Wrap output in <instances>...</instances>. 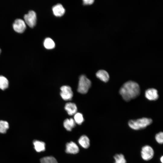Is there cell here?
<instances>
[{"label": "cell", "instance_id": "obj_24", "mask_svg": "<svg viewBox=\"0 0 163 163\" xmlns=\"http://www.w3.org/2000/svg\"><path fill=\"white\" fill-rule=\"evenodd\" d=\"M160 161L161 163H163V156H162L160 158Z\"/></svg>", "mask_w": 163, "mask_h": 163}, {"label": "cell", "instance_id": "obj_21", "mask_svg": "<svg viewBox=\"0 0 163 163\" xmlns=\"http://www.w3.org/2000/svg\"><path fill=\"white\" fill-rule=\"evenodd\" d=\"M75 123L81 125L84 121L82 114L79 113H76L74 114V119Z\"/></svg>", "mask_w": 163, "mask_h": 163}, {"label": "cell", "instance_id": "obj_17", "mask_svg": "<svg viewBox=\"0 0 163 163\" xmlns=\"http://www.w3.org/2000/svg\"><path fill=\"white\" fill-rule=\"evenodd\" d=\"M8 86V79L4 76H0V89L4 90L7 88Z\"/></svg>", "mask_w": 163, "mask_h": 163}, {"label": "cell", "instance_id": "obj_6", "mask_svg": "<svg viewBox=\"0 0 163 163\" xmlns=\"http://www.w3.org/2000/svg\"><path fill=\"white\" fill-rule=\"evenodd\" d=\"M60 95L64 100H71L73 97V93L71 88L68 85H64L60 88Z\"/></svg>", "mask_w": 163, "mask_h": 163}, {"label": "cell", "instance_id": "obj_3", "mask_svg": "<svg viewBox=\"0 0 163 163\" xmlns=\"http://www.w3.org/2000/svg\"><path fill=\"white\" fill-rule=\"evenodd\" d=\"M91 85V82L84 75H81L79 78L78 91L82 94L86 93Z\"/></svg>", "mask_w": 163, "mask_h": 163}, {"label": "cell", "instance_id": "obj_15", "mask_svg": "<svg viewBox=\"0 0 163 163\" xmlns=\"http://www.w3.org/2000/svg\"><path fill=\"white\" fill-rule=\"evenodd\" d=\"M79 144L83 148L85 149L88 148L90 146V140L88 138L86 135H82L78 139Z\"/></svg>", "mask_w": 163, "mask_h": 163}, {"label": "cell", "instance_id": "obj_14", "mask_svg": "<svg viewBox=\"0 0 163 163\" xmlns=\"http://www.w3.org/2000/svg\"><path fill=\"white\" fill-rule=\"evenodd\" d=\"M63 126L67 130L71 131L75 126V123L72 118L66 119L64 121Z\"/></svg>", "mask_w": 163, "mask_h": 163}, {"label": "cell", "instance_id": "obj_11", "mask_svg": "<svg viewBox=\"0 0 163 163\" xmlns=\"http://www.w3.org/2000/svg\"><path fill=\"white\" fill-rule=\"evenodd\" d=\"M54 14L57 17H61L62 16L65 12V9L62 5L60 4L54 6L52 8Z\"/></svg>", "mask_w": 163, "mask_h": 163}, {"label": "cell", "instance_id": "obj_12", "mask_svg": "<svg viewBox=\"0 0 163 163\" xmlns=\"http://www.w3.org/2000/svg\"><path fill=\"white\" fill-rule=\"evenodd\" d=\"M96 76L102 81L106 82L109 79V75L108 73L104 70H101L96 73Z\"/></svg>", "mask_w": 163, "mask_h": 163}, {"label": "cell", "instance_id": "obj_8", "mask_svg": "<svg viewBox=\"0 0 163 163\" xmlns=\"http://www.w3.org/2000/svg\"><path fill=\"white\" fill-rule=\"evenodd\" d=\"M145 96L150 101L156 100L158 97V91L154 88L148 89L145 92Z\"/></svg>", "mask_w": 163, "mask_h": 163}, {"label": "cell", "instance_id": "obj_5", "mask_svg": "<svg viewBox=\"0 0 163 163\" xmlns=\"http://www.w3.org/2000/svg\"><path fill=\"white\" fill-rule=\"evenodd\" d=\"M25 22L30 27H34L36 24V14L35 11L31 10L24 16Z\"/></svg>", "mask_w": 163, "mask_h": 163}, {"label": "cell", "instance_id": "obj_25", "mask_svg": "<svg viewBox=\"0 0 163 163\" xmlns=\"http://www.w3.org/2000/svg\"><path fill=\"white\" fill-rule=\"evenodd\" d=\"M1 50L0 49V53H1Z\"/></svg>", "mask_w": 163, "mask_h": 163}, {"label": "cell", "instance_id": "obj_4", "mask_svg": "<svg viewBox=\"0 0 163 163\" xmlns=\"http://www.w3.org/2000/svg\"><path fill=\"white\" fill-rule=\"evenodd\" d=\"M154 155V151L152 148L149 145L143 146L141 151L142 158L145 161H149L152 159Z\"/></svg>", "mask_w": 163, "mask_h": 163}, {"label": "cell", "instance_id": "obj_10", "mask_svg": "<svg viewBox=\"0 0 163 163\" xmlns=\"http://www.w3.org/2000/svg\"><path fill=\"white\" fill-rule=\"evenodd\" d=\"M64 108L69 115H74L77 111V106L75 104L73 103L68 102L66 103Z\"/></svg>", "mask_w": 163, "mask_h": 163}, {"label": "cell", "instance_id": "obj_9", "mask_svg": "<svg viewBox=\"0 0 163 163\" xmlns=\"http://www.w3.org/2000/svg\"><path fill=\"white\" fill-rule=\"evenodd\" d=\"M79 151L78 146L74 142L71 141L66 144V152L67 153L76 154L79 152Z\"/></svg>", "mask_w": 163, "mask_h": 163}, {"label": "cell", "instance_id": "obj_16", "mask_svg": "<svg viewBox=\"0 0 163 163\" xmlns=\"http://www.w3.org/2000/svg\"><path fill=\"white\" fill-rule=\"evenodd\" d=\"M44 46L47 49H51L55 47V43L54 41L50 38H47L43 43Z\"/></svg>", "mask_w": 163, "mask_h": 163}, {"label": "cell", "instance_id": "obj_23", "mask_svg": "<svg viewBox=\"0 0 163 163\" xmlns=\"http://www.w3.org/2000/svg\"><path fill=\"white\" fill-rule=\"evenodd\" d=\"M94 1L93 0H83V2L84 5H91L93 3Z\"/></svg>", "mask_w": 163, "mask_h": 163}, {"label": "cell", "instance_id": "obj_18", "mask_svg": "<svg viewBox=\"0 0 163 163\" xmlns=\"http://www.w3.org/2000/svg\"><path fill=\"white\" fill-rule=\"evenodd\" d=\"M41 163H58L56 159L52 156L45 157L40 159Z\"/></svg>", "mask_w": 163, "mask_h": 163}, {"label": "cell", "instance_id": "obj_20", "mask_svg": "<svg viewBox=\"0 0 163 163\" xmlns=\"http://www.w3.org/2000/svg\"><path fill=\"white\" fill-rule=\"evenodd\" d=\"M9 128V124L6 121L0 120V133H5Z\"/></svg>", "mask_w": 163, "mask_h": 163}, {"label": "cell", "instance_id": "obj_19", "mask_svg": "<svg viewBox=\"0 0 163 163\" xmlns=\"http://www.w3.org/2000/svg\"><path fill=\"white\" fill-rule=\"evenodd\" d=\"M113 158L115 160L114 163H126L124 156L122 154H116Z\"/></svg>", "mask_w": 163, "mask_h": 163}, {"label": "cell", "instance_id": "obj_7", "mask_svg": "<svg viewBox=\"0 0 163 163\" xmlns=\"http://www.w3.org/2000/svg\"><path fill=\"white\" fill-rule=\"evenodd\" d=\"M13 27L16 32L20 33H23L26 28L25 22L21 19L15 20L13 24Z\"/></svg>", "mask_w": 163, "mask_h": 163}, {"label": "cell", "instance_id": "obj_1", "mask_svg": "<svg viewBox=\"0 0 163 163\" xmlns=\"http://www.w3.org/2000/svg\"><path fill=\"white\" fill-rule=\"evenodd\" d=\"M140 88L136 82L129 81L125 83L120 89L119 93L123 98L129 101L138 97L140 94Z\"/></svg>", "mask_w": 163, "mask_h": 163}, {"label": "cell", "instance_id": "obj_22", "mask_svg": "<svg viewBox=\"0 0 163 163\" xmlns=\"http://www.w3.org/2000/svg\"><path fill=\"white\" fill-rule=\"evenodd\" d=\"M155 139L156 142L160 144L163 142V133L162 132L157 134L155 136Z\"/></svg>", "mask_w": 163, "mask_h": 163}, {"label": "cell", "instance_id": "obj_13", "mask_svg": "<svg viewBox=\"0 0 163 163\" xmlns=\"http://www.w3.org/2000/svg\"><path fill=\"white\" fill-rule=\"evenodd\" d=\"M35 150L38 152L44 151L45 149V143L41 141L34 140L33 142Z\"/></svg>", "mask_w": 163, "mask_h": 163}, {"label": "cell", "instance_id": "obj_2", "mask_svg": "<svg viewBox=\"0 0 163 163\" xmlns=\"http://www.w3.org/2000/svg\"><path fill=\"white\" fill-rule=\"evenodd\" d=\"M152 119L143 117L136 120H131L129 121L128 124L132 129L138 130L144 129L150 125L152 123Z\"/></svg>", "mask_w": 163, "mask_h": 163}]
</instances>
